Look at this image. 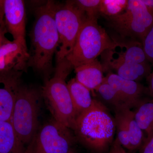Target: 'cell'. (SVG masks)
Instances as JSON below:
<instances>
[{
	"instance_id": "obj_1",
	"label": "cell",
	"mask_w": 153,
	"mask_h": 153,
	"mask_svg": "<svg viewBox=\"0 0 153 153\" xmlns=\"http://www.w3.org/2000/svg\"><path fill=\"white\" fill-rule=\"evenodd\" d=\"M54 1H48L35 11V21L30 33L31 52L28 67L49 79L54 72L53 59L59 46V37L55 20L58 6Z\"/></svg>"
},
{
	"instance_id": "obj_2",
	"label": "cell",
	"mask_w": 153,
	"mask_h": 153,
	"mask_svg": "<svg viewBox=\"0 0 153 153\" xmlns=\"http://www.w3.org/2000/svg\"><path fill=\"white\" fill-rule=\"evenodd\" d=\"M72 130L76 140L95 153H104L113 142L114 118L101 101L94 99L92 105L76 118Z\"/></svg>"
},
{
	"instance_id": "obj_3",
	"label": "cell",
	"mask_w": 153,
	"mask_h": 153,
	"mask_svg": "<svg viewBox=\"0 0 153 153\" xmlns=\"http://www.w3.org/2000/svg\"><path fill=\"white\" fill-rule=\"evenodd\" d=\"M116 44L102 56L105 71L113 70L124 79L139 82L152 72L141 42L130 39L114 38Z\"/></svg>"
},
{
	"instance_id": "obj_4",
	"label": "cell",
	"mask_w": 153,
	"mask_h": 153,
	"mask_svg": "<svg viewBox=\"0 0 153 153\" xmlns=\"http://www.w3.org/2000/svg\"><path fill=\"white\" fill-rule=\"evenodd\" d=\"M73 69L66 59L56 63L54 76L45 80L41 89L53 119L71 130L76 116L66 80Z\"/></svg>"
},
{
	"instance_id": "obj_5",
	"label": "cell",
	"mask_w": 153,
	"mask_h": 153,
	"mask_svg": "<svg viewBox=\"0 0 153 153\" xmlns=\"http://www.w3.org/2000/svg\"><path fill=\"white\" fill-rule=\"evenodd\" d=\"M42 97L41 89L23 83L17 94L10 122L26 147L40 127L38 117Z\"/></svg>"
},
{
	"instance_id": "obj_6",
	"label": "cell",
	"mask_w": 153,
	"mask_h": 153,
	"mask_svg": "<svg viewBox=\"0 0 153 153\" xmlns=\"http://www.w3.org/2000/svg\"><path fill=\"white\" fill-rule=\"evenodd\" d=\"M116 44L97 20L86 18L80 28L71 53L66 59L74 68L97 59Z\"/></svg>"
},
{
	"instance_id": "obj_7",
	"label": "cell",
	"mask_w": 153,
	"mask_h": 153,
	"mask_svg": "<svg viewBox=\"0 0 153 153\" xmlns=\"http://www.w3.org/2000/svg\"><path fill=\"white\" fill-rule=\"evenodd\" d=\"M107 19L119 38L133 39L141 43L153 25V13L142 0H128L127 6L122 13Z\"/></svg>"
},
{
	"instance_id": "obj_8",
	"label": "cell",
	"mask_w": 153,
	"mask_h": 153,
	"mask_svg": "<svg viewBox=\"0 0 153 153\" xmlns=\"http://www.w3.org/2000/svg\"><path fill=\"white\" fill-rule=\"evenodd\" d=\"M71 130L52 119L40 126L25 153H76L77 140Z\"/></svg>"
},
{
	"instance_id": "obj_9",
	"label": "cell",
	"mask_w": 153,
	"mask_h": 153,
	"mask_svg": "<svg viewBox=\"0 0 153 153\" xmlns=\"http://www.w3.org/2000/svg\"><path fill=\"white\" fill-rule=\"evenodd\" d=\"M85 13L74 1H67L57 6L55 11V25L59 37V46L56 53V63L66 59L71 52L83 22Z\"/></svg>"
},
{
	"instance_id": "obj_10",
	"label": "cell",
	"mask_w": 153,
	"mask_h": 153,
	"mask_svg": "<svg viewBox=\"0 0 153 153\" xmlns=\"http://www.w3.org/2000/svg\"><path fill=\"white\" fill-rule=\"evenodd\" d=\"M30 58L27 46L8 40L0 47V74L27 70Z\"/></svg>"
},
{
	"instance_id": "obj_11",
	"label": "cell",
	"mask_w": 153,
	"mask_h": 153,
	"mask_svg": "<svg viewBox=\"0 0 153 153\" xmlns=\"http://www.w3.org/2000/svg\"><path fill=\"white\" fill-rule=\"evenodd\" d=\"M22 72L0 74V122L10 121L19 88Z\"/></svg>"
},
{
	"instance_id": "obj_12",
	"label": "cell",
	"mask_w": 153,
	"mask_h": 153,
	"mask_svg": "<svg viewBox=\"0 0 153 153\" xmlns=\"http://www.w3.org/2000/svg\"><path fill=\"white\" fill-rule=\"evenodd\" d=\"M5 24L7 32L14 41L27 46L26 38V11L22 0H4Z\"/></svg>"
},
{
	"instance_id": "obj_13",
	"label": "cell",
	"mask_w": 153,
	"mask_h": 153,
	"mask_svg": "<svg viewBox=\"0 0 153 153\" xmlns=\"http://www.w3.org/2000/svg\"><path fill=\"white\" fill-rule=\"evenodd\" d=\"M104 80L114 88L130 108L137 106L142 101V97L146 89L139 82L124 79L111 71L108 72Z\"/></svg>"
},
{
	"instance_id": "obj_14",
	"label": "cell",
	"mask_w": 153,
	"mask_h": 153,
	"mask_svg": "<svg viewBox=\"0 0 153 153\" xmlns=\"http://www.w3.org/2000/svg\"><path fill=\"white\" fill-rule=\"evenodd\" d=\"M75 79L94 92L104 81L105 71L102 64L97 59L74 68Z\"/></svg>"
},
{
	"instance_id": "obj_15",
	"label": "cell",
	"mask_w": 153,
	"mask_h": 153,
	"mask_svg": "<svg viewBox=\"0 0 153 153\" xmlns=\"http://www.w3.org/2000/svg\"><path fill=\"white\" fill-rule=\"evenodd\" d=\"M26 150L11 122H0V153H25Z\"/></svg>"
},
{
	"instance_id": "obj_16",
	"label": "cell",
	"mask_w": 153,
	"mask_h": 153,
	"mask_svg": "<svg viewBox=\"0 0 153 153\" xmlns=\"http://www.w3.org/2000/svg\"><path fill=\"white\" fill-rule=\"evenodd\" d=\"M67 86L76 118L90 107L93 103L94 99L91 97L90 91L78 82L75 78L70 79L67 83Z\"/></svg>"
},
{
	"instance_id": "obj_17",
	"label": "cell",
	"mask_w": 153,
	"mask_h": 153,
	"mask_svg": "<svg viewBox=\"0 0 153 153\" xmlns=\"http://www.w3.org/2000/svg\"><path fill=\"white\" fill-rule=\"evenodd\" d=\"M137 123L147 137L153 135V99L142 100L134 111Z\"/></svg>"
},
{
	"instance_id": "obj_18",
	"label": "cell",
	"mask_w": 153,
	"mask_h": 153,
	"mask_svg": "<svg viewBox=\"0 0 153 153\" xmlns=\"http://www.w3.org/2000/svg\"><path fill=\"white\" fill-rule=\"evenodd\" d=\"M128 130L131 151L140 149L144 141L143 132L140 128L134 117V114L128 106L122 107Z\"/></svg>"
},
{
	"instance_id": "obj_19",
	"label": "cell",
	"mask_w": 153,
	"mask_h": 153,
	"mask_svg": "<svg viewBox=\"0 0 153 153\" xmlns=\"http://www.w3.org/2000/svg\"><path fill=\"white\" fill-rule=\"evenodd\" d=\"M94 91L102 101L112 106L114 110L124 106H128L125 104L114 88L104 79L103 82Z\"/></svg>"
},
{
	"instance_id": "obj_20",
	"label": "cell",
	"mask_w": 153,
	"mask_h": 153,
	"mask_svg": "<svg viewBox=\"0 0 153 153\" xmlns=\"http://www.w3.org/2000/svg\"><path fill=\"white\" fill-rule=\"evenodd\" d=\"M122 107L114 110L116 131L117 134V138L124 148L131 151L128 130Z\"/></svg>"
},
{
	"instance_id": "obj_21",
	"label": "cell",
	"mask_w": 153,
	"mask_h": 153,
	"mask_svg": "<svg viewBox=\"0 0 153 153\" xmlns=\"http://www.w3.org/2000/svg\"><path fill=\"white\" fill-rule=\"evenodd\" d=\"M128 0H101L100 14L106 18L117 16L126 8Z\"/></svg>"
},
{
	"instance_id": "obj_22",
	"label": "cell",
	"mask_w": 153,
	"mask_h": 153,
	"mask_svg": "<svg viewBox=\"0 0 153 153\" xmlns=\"http://www.w3.org/2000/svg\"><path fill=\"white\" fill-rule=\"evenodd\" d=\"M75 4L85 13L87 19L97 20L100 15L101 0H76Z\"/></svg>"
},
{
	"instance_id": "obj_23",
	"label": "cell",
	"mask_w": 153,
	"mask_h": 153,
	"mask_svg": "<svg viewBox=\"0 0 153 153\" xmlns=\"http://www.w3.org/2000/svg\"><path fill=\"white\" fill-rule=\"evenodd\" d=\"M142 44L146 57L153 66V25L144 38Z\"/></svg>"
},
{
	"instance_id": "obj_24",
	"label": "cell",
	"mask_w": 153,
	"mask_h": 153,
	"mask_svg": "<svg viewBox=\"0 0 153 153\" xmlns=\"http://www.w3.org/2000/svg\"><path fill=\"white\" fill-rule=\"evenodd\" d=\"M140 149V153H153V135L145 140Z\"/></svg>"
},
{
	"instance_id": "obj_25",
	"label": "cell",
	"mask_w": 153,
	"mask_h": 153,
	"mask_svg": "<svg viewBox=\"0 0 153 153\" xmlns=\"http://www.w3.org/2000/svg\"><path fill=\"white\" fill-rule=\"evenodd\" d=\"M109 153H128L121 145L117 138L114 140L110 148Z\"/></svg>"
},
{
	"instance_id": "obj_26",
	"label": "cell",
	"mask_w": 153,
	"mask_h": 153,
	"mask_svg": "<svg viewBox=\"0 0 153 153\" xmlns=\"http://www.w3.org/2000/svg\"><path fill=\"white\" fill-rule=\"evenodd\" d=\"M7 32L4 21V22L0 25V47L8 40V39L5 37L6 34Z\"/></svg>"
},
{
	"instance_id": "obj_27",
	"label": "cell",
	"mask_w": 153,
	"mask_h": 153,
	"mask_svg": "<svg viewBox=\"0 0 153 153\" xmlns=\"http://www.w3.org/2000/svg\"><path fill=\"white\" fill-rule=\"evenodd\" d=\"M148 85V91L150 95L153 98V71L147 77Z\"/></svg>"
},
{
	"instance_id": "obj_28",
	"label": "cell",
	"mask_w": 153,
	"mask_h": 153,
	"mask_svg": "<svg viewBox=\"0 0 153 153\" xmlns=\"http://www.w3.org/2000/svg\"><path fill=\"white\" fill-rule=\"evenodd\" d=\"M142 1L148 9L153 13V0H142Z\"/></svg>"
},
{
	"instance_id": "obj_29",
	"label": "cell",
	"mask_w": 153,
	"mask_h": 153,
	"mask_svg": "<svg viewBox=\"0 0 153 153\" xmlns=\"http://www.w3.org/2000/svg\"><path fill=\"white\" fill-rule=\"evenodd\" d=\"M4 5L0 7V25L4 21Z\"/></svg>"
}]
</instances>
